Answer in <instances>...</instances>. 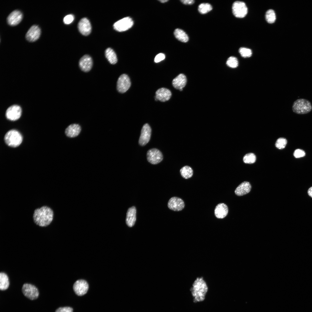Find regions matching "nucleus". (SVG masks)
Returning <instances> with one entry per match:
<instances>
[{"label":"nucleus","instance_id":"bb28decb","mask_svg":"<svg viewBox=\"0 0 312 312\" xmlns=\"http://www.w3.org/2000/svg\"><path fill=\"white\" fill-rule=\"evenodd\" d=\"M180 172L181 176L185 179H188L191 177L193 173L192 168L188 166H186L181 168Z\"/></svg>","mask_w":312,"mask_h":312},{"label":"nucleus","instance_id":"b1692460","mask_svg":"<svg viewBox=\"0 0 312 312\" xmlns=\"http://www.w3.org/2000/svg\"><path fill=\"white\" fill-rule=\"evenodd\" d=\"M105 55L106 58L110 64H114L117 62L118 59L116 54L112 48H108L106 49Z\"/></svg>","mask_w":312,"mask_h":312},{"label":"nucleus","instance_id":"f257e3e1","mask_svg":"<svg viewBox=\"0 0 312 312\" xmlns=\"http://www.w3.org/2000/svg\"><path fill=\"white\" fill-rule=\"evenodd\" d=\"M53 210L46 206L36 209L33 215L34 223L42 227L46 226L49 225L53 221Z\"/></svg>","mask_w":312,"mask_h":312},{"label":"nucleus","instance_id":"58836bf2","mask_svg":"<svg viewBox=\"0 0 312 312\" xmlns=\"http://www.w3.org/2000/svg\"><path fill=\"white\" fill-rule=\"evenodd\" d=\"M308 193L309 195L312 197V187L309 189L308 191Z\"/></svg>","mask_w":312,"mask_h":312},{"label":"nucleus","instance_id":"aec40b11","mask_svg":"<svg viewBox=\"0 0 312 312\" xmlns=\"http://www.w3.org/2000/svg\"><path fill=\"white\" fill-rule=\"evenodd\" d=\"M81 131V127L78 124H73L68 126L66 129L65 133L66 135L73 138L77 136Z\"/></svg>","mask_w":312,"mask_h":312},{"label":"nucleus","instance_id":"e433bc0d","mask_svg":"<svg viewBox=\"0 0 312 312\" xmlns=\"http://www.w3.org/2000/svg\"><path fill=\"white\" fill-rule=\"evenodd\" d=\"M165 57V55L162 53H159L155 57L154 62L156 63L159 62L164 60Z\"/></svg>","mask_w":312,"mask_h":312},{"label":"nucleus","instance_id":"20e7f679","mask_svg":"<svg viewBox=\"0 0 312 312\" xmlns=\"http://www.w3.org/2000/svg\"><path fill=\"white\" fill-rule=\"evenodd\" d=\"M4 139L8 145L11 147H16L21 144L23 138L21 135L18 131L11 130L6 133Z\"/></svg>","mask_w":312,"mask_h":312},{"label":"nucleus","instance_id":"393cba45","mask_svg":"<svg viewBox=\"0 0 312 312\" xmlns=\"http://www.w3.org/2000/svg\"><path fill=\"white\" fill-rule=\"evenodd\" d=\"M9 281L8 275L5 273L0 274V289L5 290L7 289L9 285Z\"/></svg>","mask_w":312,"mask_h":312},{"label":"nucleus","instance_id":"cd10ccee","mask_svg":"<svg viewBox=\"0 0 312 312\" xmlns=\"http://www.w3.org/2000/svg\"><path fill=\"white\" fill-rule=\"evenodd\" d=\"M265 18L266 21L269 23H274L276 20V15L274 11L269 9L266 12Z\"/></svg>","mask_w":312,"mask_h":312},{"label":"nucleus","instance_id":"a878e982","mask_svg":"<svg viewBox=\"0 0 312 312\" xmlns=\"http://www.w3.org/2000/svg\"><path fill=\"white\" fill-rule=\"evenodd\" d=\"M174 35L177 39L181 42H186L189 40V38L187 34L181 29H175L174 31Z\"/></svg>","mask_w":312,"mask_h":312},{"label":"nucleus","instance_id":"c756f323","mask_svg":"<svg viewBox=\"0 0 312 312\" xmlns=\"http://www.w3.org/2000/svg\"><path fill=\"white\" fill-rule=\"evenodd\" d=\"M256 159V156L254 153H249L244 155L243 160L245 163L252 164L255 162Z\"/></svg>","mask_w":312,"mask_h":312},{"label":"nucleus","instance_id":"c85d7f7f","mask_svg":"<svg viewBox=\"0 0 312 312\" xmlns=\"http://www.w3.org/2000/svg\"><path fill=\"white\" fill-rule=\"evenodd\" d=\"M212 9L211 5L209 3H203L200 4L198 10L201 14H205L211 11Z\"/></svg>","mask_w":312,"mask_h":312},{"label":"nucleus","instance_id":"a211bd4d","mask_svg":"<svg viewBox=\"0 0 312 312\" xmlns=\"http://www.w3.org/2000/svg\"><path fill=\"white\" fill-rule=\"evenodd\" d=\"M155 99L164 102L168 100L170 98L172 94L168 89L162 88L158 89L155 92Z\"/></svg>","mask_w":312,"mask_h":312},{"label":"nucleus","instance_id":"39448f33","mask_svg":"<svg viewBox=\"0 0 312 312\" xmlns=\"http://www.w3.org/2000/svg\"><path fill=\"white\" fill-rule=\"evenodd\" d=\"M232 12L234 16L238 18H243L248 13V8L243 2L237 1L234 2L232 6Z\"/></svg>","mask_w":312,"mask_h":312},{"label":"nucleus","instance_id":"dca6fc26","mask_svg":"<svg viewBox=\"0 0 312 312\" xmlns=\"http://www.w3.org/2000/svg\"><path fill=\"white\" fill-rule=\"evenodd\" d=\"M41 30L39 27L34 25L28 30L26 34V38L29 41L33 42L39 38Z\"/></svg>","mask_w":312,"mask_h":312},{"label":"nucleus","instance_id":"7ed1b4c3","mask_svg":"<svg viewBox=\"0 0 312 312\" xmlns=\"http://www.w3.org/2000/svg\"><path fill=\"white\" fill-rule=\"evenodd\" d=\"M312 109V105L310 102L304 99H300L293 103L292 110L294 113L299 114H303L310 112Z\"/></svg>","mask_w":312,"mask_h":312},{"label":"nucleus","instance_id":"f704fd0d","mask_svg":"<svg viewBox=\"0 0 312 312\" xmlns=\"http://www.w3.org/2000/svg\"><path fill=\"white\" fill-rule=\"evenodd\" d=\"M74 16L72 14H70L66 16L64 18L63 22L65 24H69L74 20Z\"/></svg>","mask_w":312,"mask_h":312},{"label":"nucleus","instance_id":"ddd939ff","mask_svg":"<svg viewBox=\"0 0 312 312\" xmlns=\"http://www.w3.org/2000/svg\"><path fill=\"white\" fill-rule=\"evenodd\" d=\"M78 28L80 32L85 36L90 33L92 29L91 23L86 18H83L80 20L78 24Z\"/></svg>","mask_w":312,"mask_h":312},{"label":"nucleus","instance_id":"2f4dec72","mask_svg":"<svg viewBox=\"0 0 312 312\" xmlns=\"http://www.w3.org/2000/svg\"><path fill=\"white\" fill-rule=\"evenodd\" d=\"M239 51L241 56L244 58L250 57L252 55L251 50L246 48L241 47L239 49Z\"/></svg>","mask_w":312,"mask_h":312},{"label":"nucleus","instance_id":"7c9ffc66","mask_svg":"<svg viewBox=\"0 0 312 312\" xmlns=\"http://www.w3.org/2000/svg\"><path fill=\"white\" fill-rule=\"evenodd\" d=\"M226 64L229 67L232 68H235L238 66V61L236 57L231 56L228 59Z\"/></svg>","mask_w":312,"mask_h":312},{"label":"nucleus","instance_id":"412c9836","mask_svg":"<svg viewBox=\"0 0 312 312\" xmlns=\"http://www.w3.org/2000/svg\"><path fill=\"white\" fill-rule=\"evenodd\" d=\"M228 212V207L224 203L218 204L216 206L214 210V214L216 217L220 219H222L225 217L227 215Z\"/></svg>","mask_w":312,"mask_h":312},{"label":"nucleus","instance_id":"4c0bfd02","mask_svg":"<svg viewBox=\"0 0 312 312\" xmlns=\"http://www.w3.org/2000/svg\"><path fill=\"white\" fill-rule=\"evenodd\" d=\"M181 1L183 4L186 5H191L194 2L193 0H182Z\"/></svg>","mask_w":312,"mask_h":312},{"label":"nucleus","instance_id":"5701e85b","mask_svg":"<svg viewBox=\"0 0 312 312\" xmlns=\"http://www.w3.org/2000/svg\"><path fill=\"white\" fill-rule=\"evenodd\" d=\"M251 188V186L250 183L247 181H244L237 187L235 192L238 196H242L249 192Z\"/></svg>","mask_w":312,"mask_h":312},{"label":"nucleus","instance_id":"f03ea898","mask_svg":"<svg viewBox=\"0 0 312 312\" xmlns=\"http://www.w3.org/2000/svg\"><path fill=\"white\" fill-rule=\"evenodd\" d=\"M208 290L207 285L203 277H197L190 289L194 302L196 303L204 300Z\"/></svg>","mask_w":312,"mask_h":312},{"label":"nucleus","instance_id":"423d86ee","mask_svg":"<svg viewBox=\"0 0 312 312\" xmlns=\"http://www.w3.org/2000/svg\"><path fill=\"white\" fill-rule=\"evenodd\" d=\"M133 24V22L129 17H125L115 22L113 25L114 29L119 32L127 30L131 28Z\"/></svg>","mask_w":312,"mask_h":312},{"label":"nucleus","instance_id":"0eeeda50","mask_svg":"<svg viewBox=\"0 0 312 312\" xmlns=\"http://www.w3.org/2000/svg\"><path fill=\"white\" fill-rule=\"evenodd\" d=\"M22 291L25 296L31 300L37 299L39 295L37 288L31 284H24L22 287Z\"/></svg>","mask_w":312,"mask_h":312},{"label":"nucleus","instance_id":"4be33fe9","mask_svg":"<svg viewBox=\"0 0 312 312\" xmlns=\"http://www.w3.org/2000/svg\"><path fill=\"white\" fill-rule=\"evenodd\" d=\"M136 220V209L133 206L129 208L127 213L126 222L127 225L130 227L133 226L135 224Z\"/></svg>","mask_w":312,"mask_h":312},{"label":"nucleus","instance_id":"473e14b6","mask_svg":"<svg viewBox=\"0 0 312 312\" xmlns=\"http://www.w3.org/2000/svg\"><path fill=\"white\" fill-rule=\"evenodd\" d=\"M287 143V140L283 138H280L276 140L275 143V146L279 149L284 148Z\"/></svg>","mask_w":312,"mask_h":312},{"label":"nucleus","instance_id":"6e6552de","mask_svg":"<svg viewBox=\"0 0 312 312\" xmlns=\"http://www.w3.org/2000/svg\"><path fill=\"white\" fill-rule=\"evenodd\" d=\"M131 85L129 76L126 74H122L119 77L117 81V90L119 92L124 93L129 89Z\"/></svg>","mask_w":312,"mask_h":312},{"label":"nucleus","instance_id":"9d476101","mask_svg":"<svg viewBox=\"0 0 312 312\" xmlns=\"http://www.w3.org/2000/svg\"><path fill=\"white\" fill-rule=\"evenodd\" d=\"M147 157L148 161L153 164L159 163L163 159L161 152L156 148H152L149 150L147 153Z\"/></svg>","mask_w":312,"mask_h":312},{"label":"nucleus","instance_id":"2eb2a0df","mask_svg":"<svg viewBox=\"0 0 312 312\" xmlns=\"http://www.w3.org/2000/svg\"><path fill=\"white\" fill-rule=\"evenodd\" d=\"M93 65L92 57L89 55H85L79 60V66L81 70L84 72H88L91 69Z\"/></svg>","mask_w":312,"mask_h":312},{"label":"nucleus","instance_id":"72a5a7b5","mask_svg":"<svg viewBox=\"0 0 312 312\" xmlns=\"http://www.w3.org/2000/svg\"><path fill=\"white\" fill-rule=\"evenodd\" d=\"M294 155L296 158H299L304 156L305 155V152L303 150L298 149L294 151Z\"/></svg>","mask_w":312,"mask_h":312},{"label":"nucleus","instance_id":"1a4fd4ad","mask_svg":"<svg viewBox=\"0 0 312 312\" xmlns=\"http://www.w3.org/2000/svg\"><path fill=\"white\" fill-rule=\"evenodd\" d=\"M21 112V108L19 106L13 105L8 108L6 112L5 116L8 119L15 121L20 117Z\"/></svg>","mask_w":312,"mask_h":312},{"label":"nucleus","instance_id":"f8f14e48","mask_svg":"<svg viewBox=\"0 0 312 312\" xmlns=\"http://www.w3.org/2000/svg\"><path fill=\"white\" fill-rule=\"evenodd\" d=\"M151 132V128L148 124H146L143 125L139 140L140 145L144 146L148 142L150 139Z\"/></svg>","mask_w":312,"mask_h":312},{"label":"nucleus","instance_id":"4468645a","mask_svg":"<svg viewBox=\"0 0 312 312\" xmlns=\"http://www.w3.org/2000/svg\"><path fill=\"white\" fill-rule=\"evenodd\" d=\"M168 206V208L172 210L179 211L184 208L185 204L181 199L178 197H173L169 200Z\"/></svg>","mask_w":312,"mask_h":312},{"label":"nucleus","instance_id":"c9c22d12","mask_svg":"<svg viewBox=\"0 0 312 312\" xmlns=\"http://www.w3.org/2000/svg\"><path fill=\"white\" fill-rule=\"evenodd\" d=\"M73 309L70 307H60L56 310L55 312H73Z\"/></svg>","mask_w":312,"mask_h":312},{"label":"nucleus","instance_id":"ea45409f","mask_svg":"<svg viewBox=\"0 0 312 312\" xmlns=\"http://www.w3.org/2000/svg\"><path fill=\"white\" fill-rule=\"evenodd\" d=\"M159 1H160L162 3H164L167 2V1H168V0H159Z\"/></svg>","mask_w":312,"mask_h":312},{"label":"nucleus","instance_id":"6ab92c4d","mask_svg":"<svg viewBox=\"0 0 312 312\" xmlns=\"http://www.w3.org/2000/svg\"><path fill=\"white\" fill-rule=\"evenodd\" d=\"M187 81L185 75L183 74H180L173 80L172 84L175 88L181 91L185 86Z\"/></svg>","mask_w":312,"mask_h":312},{"label":"nucleus","instance_id":"f3484780","mask_svg":"<svg viewBox=\"0 0 312 312\" xmlns=\"http://www.w3.org/2000/svg\"><path fill=\"white\" fill-rule=\"evenodd\" d=\"M23 18V14L19 10H15L12 12L7 18L8 23L11 26H15L18 24Z\"/></svg>","mask_w":312,"mask_h":312},{"label":"nucleus","instance_id":"9b49d317","mask_svg":"<svg viewBox=\"0 0 312 312\" xmlns=\"http://www.w3.org/2000/svg\"><path fill=\"white\" fill-rule=\"evenodd\" d=\"M87 282L83 280L77 281L73 285V289L75 293L78 296H82L87 292L88 289Z\"/></svg>","mask_w":312,"mask_h":312}]
</instances>
